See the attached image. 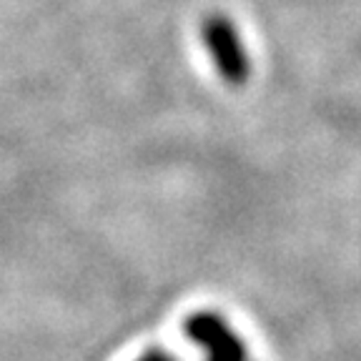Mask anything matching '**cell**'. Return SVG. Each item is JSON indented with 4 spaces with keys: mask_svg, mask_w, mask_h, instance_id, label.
I'll return each mask as SVG.
<instances>
[{
    "mask_svg": "<svg viewBox=\"0 0 361 361\" xmlns=\"http://www.w3.org/2000/svg\"><path fill=\"white\" fill-rule=\"evenodd\" d=\"M201 40L224 83L231 88L246 85V80L251 78V58L231 18L221 13L209 16L201 23Z\"/></svg>",
    "mask_w": 361,
    "mask_h": 361,
    "instance_id": "6da1fadb",
    "label": "cell"
},
{
    "mask_svg": "<svg viewBox=\"0 0 361 361\" xmlns=\"http://www.w3.org/2000/svg\"><path fill=\"white\" fill-rule=\"evenodd\" d=\"M183 334L206 351V361H248L246 341L216 311H193L183 319Z\"/></svg>",
    "mask_w": 361,
    "mask_h": 361,
    "instance_id": "7a4b0ae2",
    "label": "cell"
},
{
    "mask_svg": "<svg viewBox=\"0 0 361 361\" xmlns=\"http://www.w3.org/2000/svg\"><path fill=\"white\" fill-rule=\"evenodd\" d=\"M135 361H178L176 359L171 351H166V349H161V346H151V349H146L141 356Z\"/></svg>",
    "mask_w": 361,
    "mask_h": 361,
    "instance_id": "3957f363",
    "label": "cell"
}]
</instances>
